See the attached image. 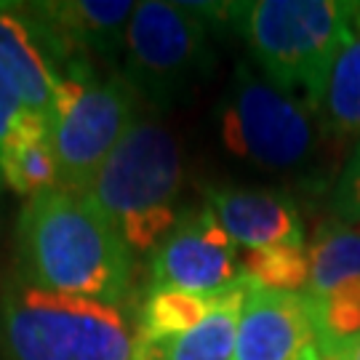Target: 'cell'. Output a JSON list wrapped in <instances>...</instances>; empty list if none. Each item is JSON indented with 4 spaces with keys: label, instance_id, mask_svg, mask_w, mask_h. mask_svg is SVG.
I'll return each instance as SVG.
<instances>
[{
    "label": "cell",
    "instance_id": "obj_10",
    "mask_svg": "<svg viewBox=\"0 0 360 360\" xmlns=\"http://www.w3.org/2000/svg\"><path fill=\"white\" fill-rule=\"evenodd\" d=\"M318 347L307 294H281L251 283L232 360H304Z\"/></svg>",
    "mask_w": 360,
    "mask_h": 360
},
{
    "label": "cell",
    "instance_id": "obj_4",
    "mask_svg": "<svg viewBox=\"0 0 360 360\" xmlns=\"http://www.w3.org/2000/svg\"><path fill=\"white\" fill-rule=\"evenodd\" d=\"M358 8L355 0H254L232 3L230 19L262 75L312 110Z\"/></svg>",
    "mask_w": 360,
    "mask_h": 360
},
{
    "label": "cell",
    "instance_id": "obj_23",
    "mask_svg": "<svg viewBox=\"0 0 360 360\" xmlns=\"http://www.w3.org/2000/svg\"><path fill=\"white\" fill-rule=\"evenodd\" d=\"M304 360H326V358H323V355H321V349L315 347V349H312V352H309V355H307V358H304Z\"/></svg>",
    "mask_w": 360,
    "mask_h": 360
},
{
    "label": "cell",
    "instance_id": "obj_6",
    "mask_svg": "<svg viewBox=\"0 0 360 360\" xmlns=\"http://www.w3.org/2000/svg\"><path fill=\"white\" fill-rule=\"evenodd\" d=\"M214 70L208 25L187 3H136L123 49V77L155 110L190 99Z\"/></svg>",
    "mask_w": 360,
    "mask_h": 360
},
{
    "label": "cell",
    "instance_id": "obj_17",
    "mask_svg": "<svg viewBox=\"0 0 360 360\" xmlns=\"http://www.w3.org/2000/svg\"><path fill=\"white\" fill-rule=\"evenodd\" d=\"M309 283L304 294L312 299L331 294L349 281H360V227L342 219L326 221L307 245Z\"/></svg>",
    "mask_w": 360,
    "mask_h": 360
},
{
    "label": "cell",
    "instance_id": "obj_9",
    "mask_svg": "<svg viewBox=\"0 0 360 360\" xmlns=\"http://www.w3.org/2000/svg\"><path fill=\"white\" fill-rule=\"evenodd\" d=\"M238 278V245L208 206L184 208L150 262V291L217 294Z\"/></svg>",
    "mask_w": 360,
    "mask_h": 360
},
{
    "label": "cell",
    "instance_id": "obj_3",
    "mask_svg": "<svg viewBox=\"0 0 360 360\" xmlns=\"http://www.w3.org/2000/svg\"><path fill=\"white\" fill-rule=\"evenodd\" d=\"M0 347L8 360H134L136 334L120 307L16 283L0 296Z\"/></svg>",
    "mask_w": 360,
    "mask_h": 360
},
{
    "label": "cell",
    "instance_id": "obj_12",
    "mask_svg": "<svg viewBox=\"0 0 360 360\" xmlns=\"http://www.w3.org/2000/svg\"><path fill=\"white\" fill-rule=\"evenodd\" d=\"M30 6L77 56L91 62H115L123 56L126 32L136 11L131 0H49Z\"/></svg>",
    "mask_w": 360,
    "mask_h": 360
},
{
    "label": "cell",
    "instance_id": "obj_14",
    "mask_svg": "<svg viewBox=\"0 0 360 360\" xmlns=\"http://www.w3.org/2000/svg\"><path fill=\"white\" fill-rule=\"evenodd\" d=\"M312 112L321 120V129L328 134H360V8L352 16L347 35L328 65Z\"/></svg>",
    "mask_w": 360,
    "mask_h": 360
},
{
    "label": "cell",
    "instance_id": "obj_13",
    "mask_svg": "<svg viewBox=\"0 0 360 360\" xmlns=\"http://www.w3.org/2000/svg\"><path fill=\"white\" fill-rule=\"evenodd\" d=\"M251 283L254 281L243 275L224 291H219L217 307L190 334L155 349L134 347V352L142 355L144 360H232L240 312H243V302Z\"/></svg>",
    "mask_w": 360,
    "mask_h": 360
},
{
    "label": "cell",
    "instance_id": "obj_21",
    "mask_svg": "<svg viewBox=\"0 0 360 360\" xmlns=\"http://www.w3.org/2000/svg\"><path fill=\"white\" fill-rule=\"evenodd\" d=\"M27 115L25 104L19 99V94L11 89V83L0 75V153H3V144L11 136V131L16 129V123ZM3 187V179H0Z\"/></svg>",
    "mask_w": 360,
    "mask_h": 360
},
{
    "label": "cell",
    "instance_id": "obj_18",
    "mask_svg": "<svg viewBox=\"0 0 360 360\" xmlns=\"http://www.w3.org/2000/svg\"><path fill=\"white\" fill-rule=\"evenodd\" d=\"M243 275L259 288L281 294H304L309 283L307 245H272L245 251L240 259Z\"/></svg>",
    "mask_w": 360,
    "mask_h": 360
},
{
    "label": "cell",
    "instance_id": "obj_7",
    "mask_svg": "<svg viewBox=\"0 0 360 360\" xmlns=\"http://www.w3.org/2000/svg\"><path fill=\"white\" fill-rule=\"evenodd\" d=\"M321 120L309 104L240 62L219 107L221 142L267 171L302 168L318 147Z\"/></svg>",
    "mask_w": 360,
    "mask_h": 360
},
{
    "label": "cell",
    "instance_id": "obj_5",
    "mask_svg": "<svg viewBox=\"0 0 360 360\" xmlns=\"http://www.w3.org/2000/svg\"><path fill=\"white\" fill-rule=\"evenodd\" d=\"M136 117L139 94L126 77L102 75L91 59H77L67 72L49 126L59 187L89 193Z\"/></svg>",
    "mask_w": 360,
    "mask_h": 360
},
{
    "label": "cell",
    "instance_id": "obj_20",
    "mask_svg": "<svg viewBox=\"0 0 360 360\" xmlns=\"http://www.w3.org/2000/svg\"><path fill=\"white\" fill-rule=\"evenodd\" d=\"M331 208H334L336 219H342L347 224L360 221V144L355 147V153L349 155V160L336 179Z\"/></svg>",
    "mask_w": 360,
    "mask_h": 360
},
{
    "label": "cell",
    "instance_id": "obj_24",
    "mask_svg": "<svg viewBox=\"0 0 360 360\" xmlns=\"http://www.w3.org/2000/svg\"><path fill=\"white\" fill-rule=\"evenodd\" d=\"M134 360H144V358H142V355H136V352H134Z\"/></svg>",
    "mask_w": 360,
    "mask_h": 360
},
{
    "label": "cell",
    "instance_id": "obj_2",
    "mask_svg": "<svg viewBox=\"0 0 360 360\" xmlns=\"http://www.w3.org/2000/svg\"><path fill=\"white\" fill-rule=\"evenodd\" d=\"M181 155L158 117L139 115L120 139L89 195L123 235L131 254H153L179 219Z\"/></svg>",
    "mask_w": 360,
    "mask_h": 360
},
{
    "label": "cell",
    "instance_id": "obj_16",
    "mask_svg": "<svg viewBox=\"0 0 360 360\" xmlns=\"http://www.w3.org/2000/svg\"><path fill=\"white\" fill-rule=\"evenodd\" d=\"M217 294L190 291H150L136 318V347L155 349L190 334L217 307Z\"/></svg>",
    "mask_w": 360,
    "mask_h": 360
},
{
    "label": "cell",
    "instance_id": "obj_1",
    "mask_svg": "<svg viewBox=\"0 0 360 360\" xmlns=\"http://www.w3.org/2000/svg\"><path fill=\"white\" fill-rule=\"evenodd\" d=\"M19 283L120 307L131 294L134 254L86 193L53 187L30 198L16 219Z\"/></svg>",
    "mask_w": 360,
    "mask_h": 360
},
{
    "label": "cell",
    "instance_id": "obj_11",
    "mask_svg": "<svg viewBox=\"0 0 360 360\" xmlns=\"http://www.w3.org/2000/svg\"><path fill=\"white\" fill-rule=\"evenodd\" d=\"M206 206L238 248L307 245L304 221L291 195L248 187H208Z\"/></svg>",
    "mask_w": 360,
    "mask_h": 360
},
{
    "label": "cell",
    "instance_id": "obj_19",
    "mask_svg": "<svg viewBox=\"0 0 360 360\" xmlns=\"http://www.w3.org/2000/svg\"><path fill=\"white\" fill-rule=\"evenodd\" d=\"M307 299L318 331V347L360 336V281H349L321 299Z\"/></svg>",
    "mask_w": 360,
    "mask_h": 360
},
{
    "label": "cell",
    "instance_id": "obj_8",
    "mask_svg": "<svg viewBox=\"0 0 360 360\" xmlns=\"http://www.w3.org/2000/svg\"><path fill=\"white\" fill-rule=\"evenodd\" d=\"M77 56L25 3H0V75L11 83L30 115L46 129Z\"/></svg>",
    "mask_w": 360,
    "mask_h": 360
},
{
    "label": "cell",
    "instance_id": "obj_22",
    "mask_svg": "<svg viewBox=\"0 0 360 360\" xmlns=\"http://www.w3.org/2000/svg\"><path fill=\"white\" fill-rule=\"evenodd\" d=\"M321 355L326 360H360V336L347 339V342H334V345H323Z\"/></svg>",
    "mask_w": 360,
    "mask_h": 360
},
{
    "label": "cell",
    "instance_id": "obj_15",
    "mask_svg": "<svg viewBox=\"0 0 360 360\" xmlns=\"http://www.w3.org/2000/svg\"><path fill=\"white\" fill-rule=\"evenodd\" d=\"M0 179L16 195H25L27 200L59 187V171L49 129L30 112L16 123V129L3 144Z\"/></svg>",
    "mask_w": 360,
    "mask_h": 360
}]
</instances>
